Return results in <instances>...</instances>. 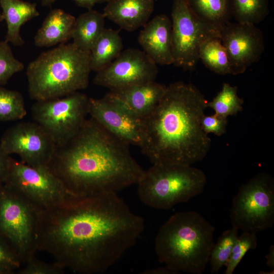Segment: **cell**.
Segmentation results:
<instances>
[{"mask_svg": "<svg viewBox=\"0 0 274 274\" xmlns=\"http://www.w3.org/2000/svg\"><path fill=\"white\" fill-rule=\"evenodd\" d=\"M144 227L143 218L117 193L72 197L39 210L37 249L76 273H101L136 243Z\"/></svg>", "mask_w": 274, "mask_h": 274, "instance_id": "cell-1", "label": "cell"}, {"mask_svg": "<svg viewBox=\"0 0 274 274\" xmlns=\"http://www.w3.org/2000/svg\"><path fill=\"white\" fill-rule=\"evenodd\" d=\"M47 167L76 197L117 193L137 184L145 172L129 145L91 117L70 140L56 146Z\"/></svg>", "mask_w": 274, "mask_h": 274, "instance_id": "cell-2", "label": "cell"}, {"mask_svg": "<svg viewBox=\"0 0 274 274\" xmlns=\"http://www.w3.org/2000/svg\"><path fill=\"white\" fill-rule=\"evenodd\" d=\"M208 101L192 84L166 87L154 110L143 119L140 146L153 164L192 165L208 154L211 140L201 126Z\"/></svg>", "mask_w": 274, "mask_h": 274, "instance_id": "cell-3", "label": "cell"}, {"mask_svg": "<svg viewBox=\"0 0 274 274\" xmlns=\"http://www.w3.org/2000/svg\"><path fill=\"white\" fill-rule=\"evenodd\" d=\"M215 227L199 213L180 212L160 228L155 240L158 261L176 271L202 273L214 245Z\"/></svg>", "mask_w": 274, "mask_h": 274, "instance_id": "cell-4", "label": "cell"}, {"mask_svg": "<svg viewBox=\"0 0 274 274\" xmlns=\"http://www.w3.org/2000/svg\"><path fill=\"white\" fill-rule=\"evenodd\" d=\"M90 52L73 43L42 52L26 69L28 89L35 101L60 97L79 91L89 84Z\"/></svg>", "mask_w": 274, "mask_h": 274, "instance_id": "cell-5", "label": "cell"}, {"mask_svg": "<svg viewBox=\"0 0 274 274\" xmlns=\"http://www.w3.org/2000/svg\"><path fill=\"white\" fill-rule=\"evenodd\" d=\"M206 183L204 173L192 165L153 164L137 183L138 193L146 205L167 210L201 194Z\"/></svg>", "mask_w": 274, "mask_h": 274, "instance_id": "cell-6", "label": "cell"}, {"mask_svg": "<svg viewBox=\"0 0 274 274\" xmlns=\"http://www.w3.org/2000/svg\"><path fill=\"white\" fill-rule=\"evenodd\" d=\"M39 210L15 189L5 185L0 187V235L12 247L23 265L38 251Z\"/></svg>", "mask_w": 274, "mask_h": 274, "instance_id": "cell-7", "label": "cell"}, {"mask_svg": "<svg viewBox=\"0 0 274 274\" xmlns=\"http://www.w3.org/2000/svg\"><path fill=\"white\" fill-rule=\"evenodd\" d=\"M232 227L257 234L274 224V181L265 173L258 174L238 189L229 215Z\"/></svg>", "mask_w": 274, "mask_h": 274, "instance_id": "cell-8", "label": "cell"}, {"mask_svg": "<svg viewBox=\"0 0 274 274\" xmlns=\"http://www.w3.org/2000/svg\"><path fill=\"white\" fill-rule=\"evenodd\" d=\"M171 16L173 64L192 70L199 60L202 44L212 38L221 39V32L195 13L189 0H173Z\"/></svg>", "mask_w": 274, "mask_h": 274, "instance_id": "cell-9", "label": "cell"}, {"mask_svg": "<svg viewBox=\"0 0 274 274\" xmlns=\"http://www.w3.org/2000/svg\"><path fill=\"white\" fill-rule=\"evenodd\" d=\"M88 97L79 91L54 98L36 101L31 107L35 122L51 136L56 146L73 137L88 115Z\"/></svg>", "mask_w": 274, "mask_h": 274, "instance_id": "cell-10", "label": "cell"}, {"mask_svg": "<svg viewBox=\"0 0 274 274\" xmlns=\"http://www.w3.org/2000/svg\"><path fill=\"white\" fill-rule=\"evenodd\" d=\"M4 185L20 192L39 210L52 208L74 197L47 167H33L14 159Z\"/></svg>", "mask_w": 274, "mask_h": 274, "instance_id": "cell-11", "label": "cell"}, {"mask_svg": "<svg viewBox=\"0 0 274 274\" xmlns=\"http://www.w3.org/2000/svg\"><path fill=\"white\" fill-rule=\"evenodd\" d=\"M0 146L9 155H19L24 163L40 167H47L56 145L37 122H21L6 131L1 139Z\"/></svg>", "mask_w": 274, "mask_h": 274, "instance_id": "cell-12", "label": "cell"}, {"mask_svg": "<svg viewBox=\"0 0 274 274\" xmlns=\"http://www.w3.org/2000/svg\"><path fill=\"white\" fill-rule=\"evenodd\" d=\"M157 74V64L143 50L128 48L96 72L93 81L97 85L115 91L154 81Z\"/></svg>", "mask_w": 274, "mask_h": 274, "instance_id": "cell-13", "label": "cell"}, {"mask_svg": "<svg viewBox=\"0 0 274 274\" xmlns=\"http://www.w3.org/2000/svg\"><path fill=\"white\" fill-rule=\"evenodd\" d=\"M229 58L231 74L243 73L258 61L264 51L263 35L255 24L229 22L221 32Z\"/></svg>", "mask_w": 274, "mask_h": 274, "instance_id": "cell-14", "label": "cell"}, {"mask_svg": "<svg viewBox=\"0 0 274 274\" xmlns=\"http://www.w3.org/2000/svg\"><path fill=\"white\" fill-rule=\"evenodd\" d=\"M88 114L112 135L128 145L141 146L143 120L136 118L106 94L101 98L89 97Z\"/></svg>", "mask_w": 274, "mask_h": 274, "instance_id": "cell-15", "label": "cell"}, {"mask_svg": "<svg viewBox=\"0 0 274 274\" xmlns=\"http://www.w3.org/2000/svg\"><path fill=\"white\" fill-rule=\"evenodd\" d=\"M138 42L157 65L174 63L172 22L166 15H157L147 22L139 33Z\"/></svg>", "mask_w": 274, "mask_h": 274, "instance_id": "cell-16", "label": "cell"}, {"mask_svg": "<svg viewBox=\"0 0 274 274\" xmlns=\"http://www.w3.org/2000/svg\"><path fill=\"white\" fill-rule=\"evenodd\" d=\"M166 87L154 81L110 91L107 94L130 115L143 120L157 106Z\"/></svg>", "mask_w": 274, "mask_h": 274, "instance_id": "cell-17", "label": "cell"}, {"mask_svg": "<svg viewBox=\"0 0 274 274\" xmlns=\"http://www.w3.org/2000/svg\"><path fill=\"white\" fill-rule=\"evenodd\" d=\"M154 8V0H108L103 14L122 29L131 31L147 23Z\"/></svg>", "mask_w": 274, "mask_h": 274, "instance_id": "cell-18", "label": "cell"}, {"mask_svg": "<svg viewBox=\"0 0 274 274\" xmlns=\"http://www.w3.org/2000/svg\"><path fill=\"white\" fill-rule=\"evenodd\" d=\"M76 18L60 9L50 11L35 38L39 47H49L65 44L72 38Z\"/></svg>", "mask_w": 274, "mask_h": 274, "instance_id": "cell-19", "label": "cell"}, {"mask_svg": "<svg viewBox=\"0 0 274 274\" xmlns=\"http://www.w3.org/2000/svg\"><path fill=\"white\" fill-rule=\"evenodd\" d=\"M0 7L7 26L5 40L15 46L23 45L24 41L20 35V28L39 16L37 4L23 0H0Z\"/></svg>", "mask_w": 274, "mask_h": 274, "instance_id": "cell-20", "label": "cell"}, {"mask_svg": "<svg viewBox=\"0 0 274 274\" xmlns=\"http://www.w3.org/2000/svg\"><path fill=\"white\" fill-rule=\"evenodd\" d=\"M103 13L92 9L76 18L72 33L73 43L79 49L90 52L105 27Z\"/></svg>", "mask_w": 274, "mask_h": 274, "instance_id": "cell-21", "label": "cell"}, {"mask_svg": "<svg viewBox=\"0 0 274 274\" xmlns=\"http://www.w3.org/2000/svg\"><path fill=\"white\" fill-rule=\"evenodd\" d=\"M123 42L119 31L105 28L90 50L91 71L105 68L122 51Z\"/></svg>", "mask_w": 274, "mask_h": 274, "instance_id": "cell-22", "label": "cell"}, {"mask_svg": "<svg viewBox=\"0 0 274 274\" xmlns=\"http://www.w3.org/2000/svg\"><path fill=\"white\" fill-rule=\"evenodd\" d=\"M195 13L220 32L232 17L231 0H189Z\"/></svg>", "mask_w": 274, "mask_h": 274, "instance_id": "cell-23", "label": "cell"}, {"mask_svg": "<svg viewBox=\"0 0 274 274\" xmlns=\"http://www.w3.org/2000/svg\"><path fill=\"white\" fill-rule=\"evenodd\" d=\"M199 58L207 67L220 75L231 74L226 50L219 38L205 41L199 50Z\"/></svg>", "mask_w": 274, "mask_h": 274, "instance_id": "cell-24", "label": "cell"}, {"mask_svg": "<svg viewBox=\"0 0 274 274\" xmlns=\"http://www.w3.org/2000/svg\"><path fill=\"white\" fill-rule=\"evenodd\" d=\"M232 15L237 22L256 24L268 13V0H231Z\"/></svg>", "mask_w": 274, "mask_h": 274, "instance_id": "cell-25", "label": "cell"}, {"mask_svg": "<svg viewBox=\"0 0 274 274\" xmlns=\"http://www.w3.org/2000/svg\"><path fill=\"white\" fill-rule=\"evenodd\" d=\"M244 100L237 93V87L224 83L222 89L211 101L207 108L214 110L215 113L225 118L237 114L243 110Z\"/></svg>", "mask_w": 274, "mask_h": 274, "instance_id": "cell-26", "label": "cell"}, {"mask_svg": "<svg viewBox=\"0 0 274 274\" xmlns=\"http://www.w3.org/2000/svg\"><path fill=\"white\" fill-rule=\"evenodd\" d=\"M238 230L233 227L224 231L214 243L209 262L212 273H217L226 264L232 248L238 236Z\"/></svg>", "mask_w": 274, "mask_h": 274, "instance_id": "cell-27", "label": "cell"}, {"mask_svg": "<svg viewBox=\"0 0 274 274\" xmlns=\"http://www.w3.org/2000/svg\"><path fill=\"white\" fill-rule=\"evenodd\" d=\"M26 114L22 95L17 91L0 86V121L21 120Z\"/></svg>", "mask_w": 274, "mask_h": 274, "instance_id": "cell-28", "label": "cell"}, {"mask_svg": "<svg viewBox=\"0 0 274 274\" xmlns=\"http://www.w3.org/2000/svg\"><path fill=\"white\" fill-rule=\"evenodd\" d=\"M257 245L256 234L242 232L238 235L231 251L230 257L225 265V274H232L246 253L250 250H254Z\"/></svg>", "mask_w": 274, "mask_h": 274, "instance_id": "cell-29", "label": "cell"}, {"mask_svg": "<svg viewBox=\"0 0 274 274\" xmlns=\"http://www.w3.org/2000/svg\"><path fill=\"white\" fill-rule=\"evenodd\" d=\"M23 63L14 55L9 43L0 42V86L5 85L14 74L22 71Z\"/></svg>", "mask_w": 274, "mask_h": 274, "instance_id": "cell-30", "label": "cell"}, {"mask_svg": "<svg viewBox=\"0 0 274 274\" xmlns=\"http://www.w3.org/2000/svg\"><path fill=\"white\" fill-rule=\"evenodd\" d=\"M22 265L17 253L0 235V274L17 273Z\"/></svg>", "mask_w": 274, "mask_h": 274, "instance_id": "cell-31", "label": "cell"}, {"mask_svg": "<svg viewBox=\"0 0 274 274\" xmlns=\"http://www.w3.org/2000/svg\"><path fill=\"white\" fill-rule=\"evenodd\" d=\"M64 269L55 261L47 263L39 260L35 256L26 261L17 274H62Z\"/></svg>", "mask_w": 274, "mask_h": 274, "instance_id": "cell-32", "label": "cell"}, {"mask_svg": "<svg viewBox=\"0 0 274 274\" xmlns=\"http://www.w3.org/2000/svg\"><path fill=\"white\" fill-rule=\"evenodd\" d=\"M227 119L216 113L212 115L203 116L201 120V126L203 131L207 133H213L217 136L224 134L226 131Z\"/></svg>", "mask_w": 274, "mask_h": 274, "instance_id": "cell-33", "label": "cell"}, {"mask_svg": "<svg viewBox=\"0 0 274 274\" xmlns=\"http://www.w3.org/2000/svg\"><path fill=\"white\" fill-rule=\"evenodd\" d=\"M12 159L0 146V187L4 184L7 178Z\"/></svg>", "mask_w": 274, "mask_h": 274, "instance_id": "cell-34", "label": "cell"}, {"mask_svg": "<svg viewBox=\"0 0 274 274\" xmlns=\"http://www.w3.org/2000/svg\"><path fill=\"white\" fill-rule=\"evenodd\" d=\"M58 0H41V5L43 7H49ZM80 7L85 8L88 10L96 4L107 2L108 0H72Z\"/></svg>", "mask_w": 274, "mask_h": 274, "instance_id": "cell-35", "label": "cell"}, {"mask_svg": "<svg viewBox=\"0 0 274 274\" xmlns=\"http://www.w3.org/2000/svg\"><path fill=\"white\" fill-rule=\"evenodd\" d=\"M145 273H153V274H176L178 273L176 271L164 265L163 267L151 269L145 271Z\"/></svg>", "mask_w": 274, "mask_h": 274, "instance_id": "cell-36", "label": "cell"}, {"mask_svg": "<svg viewBox=\"0 0 274 274\" xmlns=\"http://www.w3.org/2000/svg\"><path fill=\"white\" fill-rule=\"evenodd\" d=\"M267 258L266 264L269 267L273 269L274 268V247L271 245L269 248L268 254L266 256Z\"/></svg>", "mask_w": 274, "mask_h": 274, "instance_id": "cell-37", "label": "cell"}, {"mask_svg": "<svg viewBox=\"0 0 274 274\" xmlns=\"http://www.w3.org/2000/svg\"><path fill=\"white\" fill-rule=\"evenodd\" d=\"M4 20V17L2 14L0 13V23Z\"/></svg>", "mask_w": 274, "mask_h": 274, "instance_id": "cell-38", "label": "cell"}]
</instances>
